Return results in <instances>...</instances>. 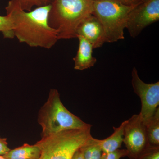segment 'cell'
<instances>
[{
  "mask_svg": "<svg viewBox=\"0 0 159 159\" xmlns=\"http://www.w3.org/2000/svg\"><path fill=\"white\" fill-rule=\"evenodd\" d=\"M51 9L48 4L26 11L19 0L9 1L6 9L12 21L15 37L30 47L52 48L59 39L57 31L49 25Z\"/></svg>",
  "mask_w": 159,
  "mask_h": 159,
  "instance_id": "obj_1",
  "label": "cell"
},
{
  "mask_svg": "<svg viewBox=\"0 0 159 159\" xmlns=\"http://www.w3.org/2000/svg\"><path fill=\"white\" fill-rule=\"evenodd\" d=\"M93 0H53L48 24L56 30L58 39L77 37V30L86 18L93 14Z\"/></svg>",
  "mask_w": 159,
  "mask_h": 159,
  "instance_id": "obj_2",
  "label": "cell"
},
{
  "mask_svg": "<svg viewBox=\"0 0 159 159\" xmlns=\"http://www.w3.org/2000/svg\"><path fill=\"white\" fill-rule=\"evenodd\" d=\"M38 122L42 129V138L63 131L92 126L66 108L58 91L53 89L50 90L47 102L40 109Z\"/></svg>",
  "mask_w": 159,
  "mask_h": 159,
  "instance_id": "obj_3",
  "label": "cell"
},
{
  "mask_svg": "<svg viewBox=\"0 0 159 159\" xmlns=\"http://www.w3.org/2000/svg\"><path fill=\"white\" fill-rule=\"evenodd\" d=\"M91 127L63 131L42 138L36 142L41 150L40 159H72L92 137Z\"/></svg>",
  "mask_w": 159,
  "mask_h": 159,
  "instance_id": "obj_4",
  "label": "cell"
},
{
  "mask_svg": "<svg viewBox=\"0 0 159 159\" xmlns=\"http://www.w3.org/2000/svg\"><path fill=\"white\" fill-rule=\"evenodd\" d=\"M136 6H128L115 0H93V14L102 24L106 42L124 39L129 15Z\"/></svg>",
  "mask_w": 159,
  "mask_h": 159,
  "instance_id": "obj_5",
  "label": "cell"
},
{
  "mask_svg": "<svg viewBox=\"0 0 159 159\" xmlns=\"http://www.w3.org/2000/svg\"><path fill=\"white\" fill-rule=\"evenodd\" d=\"M131 84L134 92L141 99L142 108L139 115L146 125L155 113L159 106V82L147 84L139 77L138 71H132Z\"/></svg>",
  "mask_w": 159,
  "mask_h": 159,
  "instance_id": "obj_6",
  "label": "cell"
},
{
  "mask_svg": "<svg viewBox=\"0 0 159 159\" xmlns=\"http://www.w3.org/2000/svg\"><path fill=\"white\" fill-rule=\"evenodd\" d=\"M126 121L123 142L128 152L127 157L130 159H137L150 146L146 126L139 114L133 115Z\"/></svg>",
  "mask_w": 159,
  "mask_h": 159,
  "instance_id": "obj_7",
  "label": "cell"
},
{
  "mask_svg": "<svg viewBox=\"0 0 159 159\" xmlns=\"http://www.w3.org/2000/svg\"><path fill=\"white\" fill-rule=\"evenodd\" d=\"M159 20V0H143L129 15L126 29L130 36L135 38L147 26Z\"/></svg>",
  "mask_w": 159,
  "mask_h": 159,
  "instance_id": "obj_8",
  "label": "cell"
},
{
  "mask_svg": "<svg viewBox=\"0 0 159 159\" xmlns=\"http://www.w3.org/2000/svg\"><path fill=\"white\" fill-rule=\"evenodd\" d=\"M77 35L84 38L90 43L94 49L100 48L106 43L102 24L93 14L86 18L80 23L77 29Z\"/></svg>",
  "mask_w": 159,
  "mask_h": 159,
  "instance_id": "obj_9",
  "label": "cell"
},
{
  "mask_svg": "<svg viewBox=\"0 0 159 159\" xmlns=\"http://www.w3.org/2000/svg\"><path fill=\"white\" fill-rule=\"evenodd\" d=\"M77 38L79 40V46L77 54L73 58L74 68L82 71L93 66L97 59L93 56L94 48L90 43L80 35H77Z\"/></svg>",
  "mask_w": 159,
  "mask_h": 159,
  "instance_id": "obj_10",
  "label": "cell"
},
{
  "mask_svg": "<svg viewBox=\"0 0 159 159\" xmlns=\"http://www.w3.org/2000/svg\"><path fill=\"white\" fill-rule=\"evenodd\" d=\"M41 150L37 143L33 145L24 144L10 150L2 156L6 159H40Z\"/></svg>",
  "mask_w": 159,
  "mask_h": 159,
  "instance_id": "obj_11",
  "label": "cell"
},
{
  "mask_svg": "<svg viewBox=\"0 0 159 159\" xmlns=\"http://www.w3.org/2000/svg\"><path fill=\"white\" fill-rule=\"evenodd\" d=\"M126 121L122 122L119 127H113L114 132L103 140H100V145L102 152L109 153L121 148L124 139V127Z\"/></svg>",
  "mask_w": 159,
  "mask_h": 159,
  "instance_id": "obj_12",
  "label": "cell"
},
{
  "mask_svg": "<svg viewBox=\"0 0 159 159\" xmlns=\"http://www.w3.org/2000/svg\"><path fill=\"white\" fill-rule=\"evenodd\" d=\"M84 159H100L102 151L100 140L91 137L80 148Z\"/></svg>",
  "mask_w": 159,
  "mask_h": 159,
  "instance_id": "obj_13",
  "label": "cell"
},
{
  "mask_svg": "<svg viewBox=\"0 0 159 159\" xmlns=\"http://www.w3.org/2000/svg\"><path fill=\"white\" fill-rule=\"evenodd\" d=\"M145 125L149 145L154 147H159V107Z\"/></svg>",
  "mask_w": 159,
  "mask_h": 159,
  "instance_id": "obj_14",
  "label": "cell"
},
{
  "mask_svg": "<svg viewBox=\"0 0 159 159\" xmlns=\"http://www.w3.org/2000/svg\"><path fill=\"white\" fill-rule=\"evenodd\" d=\"M0 32H2L5 38L13 39L15 37L13 24L9 16H0Z\"/></svg>",
  "mask_w": 159,
  "mask_h": 159,
  "instance_id": "obj_15",
  "label": "cell"
},
{
  "mask_svg": "<svg viewBox=\"0 0 159 159\" xmlns=\"http://www.w3.org/2000/svg\"><path fill=\"white\" fill-rule=\"evenodd\" d=\"M127 155L128 152L126 149H120L119 148L109 153L102 152L100 159H120L121 158L127 157Z\"/></svg>",
  "mask_w": 159,
  "mask_h": 159,
  "instance_id": "obj_16",
  "label": "cell"
},
{
  "mask_svg": "<svg viewBox=\"0 0 159 159\" xmlns=\"http://www.w3.org/2000/svg\"><path fill=\"white\" fill-rule=\"evenodd\" d=\"M137 159H159V147L149 146Z\"/></svg>",
  "mask_w": 159,
  "mask_h": 159,
  "instance_id": "obj_17",
  "label": "cell"
},
{
  "mask_svg": "<svg viewBox=\"0 0 159 159\" xmlns=\"http://www.w3.org/2000/svg\"><path fill=\"white\" fill-rule=\"evenodd\" d=\"M21 6L25 11H31L32 7L34 6L37 7L45 6L42 0H19Z\"/></svg>",
  "mask_w": 159,
  "mask_h": 159,
  "instance_id": "obj_18",
  "label": "cell"
},
{
  "mask_svg": "<svg viewBox=\"0 0 159 159\" xmlns=\"http://www.w3.org/2000/svg\"><path fill=\"white\" fill-rule=\"evenodd\" d=\"M8 147L7 139L0 137V155L3 156L7 153L10 150Z\"/></svg>",
  "mask_w": 159,
  "mask_h": 159,
  "instance_id": "obj_19",
  "label": "cell"
},
{
  "mask_svg": "<svg viewBox=\"0 0 159 159\" xmlns=\"http://www.w3.org/2000/svg\"><path fill=\"white\" fill-rule=\"evenodd\" d=\"M128 6H136L143 0H115Z\"/></svg>",
  "mask_w": 159,
  "mask_h": 159,
  "instance_id": "obj_20",
  "label": "cell"
},
{
  "mask_svg": "<svg viewBox=\"0 0 159 159\" xmlns=\"http://www.w3.org/2000/svg\"><path fill=\"white\" fill-rule=\"evenodd\" d=\"M72 159H84L82 152L80 149V148L76 151Z\"/></svg>",
  "mask_w": 159,
  "mask_h": 159,
  "instance_id": "obj_21",
  "label": "cell"
},
{
  "mask_svg": "<svg viewBox=\"0 0 159 159\" xmlns=\"http://www.w3.org/2000/svg\"><path fill=\"white\" fill-rule=\"evenodd\" d=\"M42 1H43L44 5H48V4H51L53 0H42Z\"/></svg>",
  "mask_w": 159,
  "mask_h": 159,
  "instance_id": "obj_22",
  "label": "cell"
},
{
  "mask_svg": "<svg viewBox=\"0 0 159 159\" xmlns=\"http://www.w3.org/2000/svg\"><path fill=\"white\" fill-rule=\"evenodd\" d=\"M0 159H6L2 156L0 155Z\"/></svg>",
  "mask_w": 159,
  "mask_h": 159,
  "instance_id": "obj_23",
  "label": "cell"
}]
</instances>
